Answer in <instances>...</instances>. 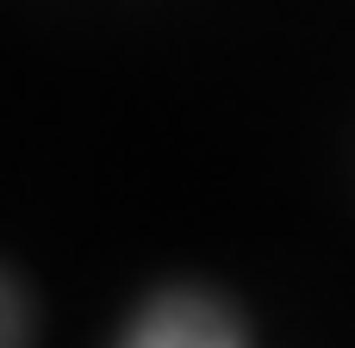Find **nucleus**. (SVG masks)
I'll list each match as a JSON object with an SVG mask.
<instances>
[{
  "mask_svg": "<svg viewBox=\"0 0 355 348\" xmlns=\"http://www.w3.org/2000/svg\"><path fill=\"white\" fill-rule=\"evenodd\" d=\"M119 348H243V336H237V324H231L212 299H200V293H168V299H156V305L125 330Z\"/></svg>",
  "mask_w": 355,
  "mask_h": 348,
  "instance_id": "nucleus-1",
  "label": "nucleus"
}]
</instances>
